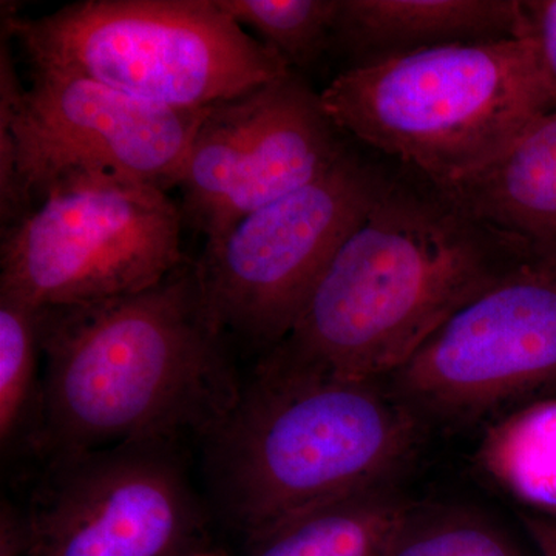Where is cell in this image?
<instances>
[{"label": "cell", "instance_id": "obj_1", "mask_svg": "<svg viewBox=\"0 0 556 556\" xmlns=\"http://www.w3.org/2000/svg\"><path fill=\"white\" fill-rule=\"evenodd\" d=\"M223 340L190 262L138 294L40 308L46 369L31 445L50 457L203 441L240 396Z\"/></svg>", "mask_w": 556, "mask_h": 556}, {"label": "cell", "instance_id": "obj_2", "mask_svg": "<svg viewBox=\"0 0 556 556\" xmlns=\"http://www.w3.org/2000/svg\"><path fill=\"white\" fill-rule=\"evenodd\" d=\"M514 240L405 169L331 260L266 356L342 378L388 380L456 311L518 266Z\"/></svg>", "mask_w": 556, "mask_h": 556}, {"label": "cell", "instance_id": "obj_3", "mask_svg": "<svg viewBox=\"0 0 556 556\" xmlns=\"http://www.w3.org/2000/svg\"><path fill=\"white\" fill-rule=\"evenodd\" d=\"M426 426L388 380L265 356L203 439L204 471L219 511L249 540L325 504L394 489Z\"/></svg>", "mask_w": 556, "mask_h": 556}, {"label": "cell", "instance_id": "obj_4", "mask_svg": "<svg viewBox=\"0 0 556 556\" xmlns=\"http://www.w3.org/2000/svg\"><path fill=\"white\" fill-rule=\"evenodd\" d=\"M320 97L348 138L439 189L485 169L556 109L529 38L441 47L342 70Z\"/></svg>", "mask_w": 556, "mask_h": 556}, {"label": "cell", "instance_id": "obj_5", "mask_svg": "<svg viewBox=\"0 0 556 556\" xmlns=\"http://www.w3.org/2000/svg\"><path fill=\"white\" fill-rule=\"evenodd\" d=\"M2 10V31L31 70L84 76L161 108L211 109L292 70L218 0H79L39 17Z\"/></svg>", "mask_w": 556, "mask_h": 556}, {"label": "cell", "instance_id": "obj_6", "mask_svg": "<svg viewBox=\"0 0 556 556\" xmlns=\"http://www.w3.org/2000/svg\"><path fill=\"white\" fill-rule=\"evenodd\" d=\"M207 110H175L68 73L33 70L17 79L10 38L0 50V217L2 229L51 188L102 174L169 193L179 188Z\"/></svg>", "mask_w": 556, "mask_h": 556}, {"label": "cell", "instance_id": "obj_7", "mask_svg": "<svg viewBox=\"0 0 556 556\" xmlns=\"http://www.w3.org/2000/svg\"><path fill=\"white\" fill-rule=\"evenodd\" d=\"M182 226L163 190L102 174L64 179L2 229L0 291L38 308L138 294L189 262Z\"/></svg>", "mask_w": 556, "mask_h": 556}, {"label": "cell", "instance_id": "obj_8", "mask_svg": "<svg viewBox=\"0 0 556 556\" xmlns=\"http://www.w3.org/2000/svg\"><path fill=\"white\" fill-rule=\"evenodd\" d=\"M388 178L351 149L316 181L206 241L193 265L214 327L268 351L283 342Z\"/></svg>", "mask_w": 556, "mask_h": 556}, {"label": "cell", "instance_id": "obj_9", "mask_svg": "<svg viewBox=\"0 0 556 556\" xmlns=\"http://www.w3.org/2000/svg\"><path fill=\"white\" fill-rule=\"evenodd\" d=\"M424 420L470 426L556 396V269L525 263L388 379Z\"/></svg>", "mask_w": 556, "mask_h": 556}, {"label": "cell", "instance_id": "obj_10", "mask_svg": "<svg viewBox=\"0 0 556 556\" xmlns=\"http://www.w3.org/2000/svg\"><path fill=\"white\" fill-rule=\"evenodd\" d=\"M27 517L28 556H182L203 547V508L177 442L47 457Z\"/></svg>", "mask_w": 556, "mask_h": 556}, {"label": "cell", "instance_id": "obj_11", "mask_svg": "<svg viewBox=\"0 0 556 556\" xmlns=\"http://www.w3.org/2000/svg\"><path fill=\"white\" fill-rule=\"evenodd\" d=\"M351 139L320 93L291 72L222 102L201 121L181 185L185 226L218 239L237 222L331 170Z\"/></svg>", "mask_w": 556, "mask_h": 556}, {"label": "cell", "instance_id": "obj_12", "mask_svg": "<svg viewBox=\"0 0 556 556\" xmlns=\"http://www.w3.org/2000/svg\"><path fill=\"white\" fill-rule=\"evenodd\" d=\"M526 38L521 0H340L332 53L343 70L419 51Z\"/></svg>", "mask_w": 556, "mask_h": 556}, {"label": "cell", "instance_id": "obj_13", "mask_svg": "<svg viewBox=\"0 0 556 556\" xmlns=\"http://www.w3.org/2000/svg\"><path fill=\"white\" fill-rule=\"evenodd\" d=\"M441 190L514 240L530 263L556 269V109L485 169Z\"/></svg>", "mask_w": 556, "mask_h": 556}, {"label": "cell", "instance_id": "obj_14", "mask_svg": "<svg viewBox=\"0 0 556 556\" xmlns=\"http://www.w3.org/2000/svg\"><path fill=\"white\" fill-rule=\"evenodd\" d=\"M394 489L313 508L249 538L251 556H382L409 507Z\"/></svg>", "mask_w": 556, "mask_h": 556}, {"label": "cell", "instance_id": "obj_15", "mask_svg": "<svg viewBox=\"0 0 556 556\" xmlns=\"http://www.w3.org/2000/svg\"><path fill=\"white\" fill-rule=\"evenodd\" d=\"M477 464L527 514L556 521V396L492 420L479 442Z\"/></svg>", "mask_w": 556, "mask_h": 556}, {"label": "cell", "instance_id": "obj_16", "mask_svg": "<svg viewBox=\"0 0 556 556\" xmlns=\"http://www.w3.org/2000/svg\"><path fill=\"white\" fill-rule=\"evenodd\" d=\"M40 308L0 291V444L7 453L17 442H30L38 427Z\"/></svg>", "mask_w": 556, "mask_h": 556}, {"label": "cell", "instance_id": "obj_17", "mask_svg": "<svg viewBox=\"0 0 556 556\" xmlns=\"http://www.w3.org/2000/svg\"><path fill=\"white\" fill-rule=\"evenodd\" d=\"M382 556H526L500 522L475 508L412 503Z\"/></svg>", "mask_w": 556, "mask_h": 556}, {"label": "cell", "instance_id": "obj_18", "mask_svg": "<svg viewBox=\"0 0 556 556\" xmlns=\"http://www.w3.org/2000/svg\"><path fill=\"white\" fill-rule=\"evenodd\" d=\"M222 9L277 51L294 72L332 53L340 0H218Z\"/></svg>", "mask_w": 556, "mask_h": 556}, {"label": "cell", "instance_id": "obj_19", "mask_svg": "<svg viewBox=\"0 0 556 556\" xmlns=\"http://www.w3.org/2000/svg\"><path fill=\"white\" fill-rule=\"evenodd\" d=\"M526 38L532 40L556 93V0H521Z\"/></svg>", "mask_w": 556, "mask_h": 556}, {"label": "cell", "instance_id": "obj_20", "mask_svg": "<svg viewBox=\"0 0 556 556\" xmlns=\"http://www.w3.org/2000/svg\"><path fill=\"white\" fill-rule=\"evenodd\" d=\"M30 530L27 517L11 504L3 503L0 511V556H28Z\"/></svg>", "mask_w": 556, "mask_h": 556}, {"label": "cell", "instance_id": "obj_21", "mask_svg": "<svg viewBox=\"0 0 556 556\" xmlns=\"http://www.w3.org/2000/svg\"><path fill=\"white\" fill-rule=\"evenodd\" d=\"M522 527L535 546L540 556H556V521L555 519L538 517L532 514H521Z\"/></svg>", "mask_w": 556, "mask_h": 556}, {"label": "cell", "instance_id": "obj_22", "mask_svg": "<svg viewBox=\"0 0 556 556\" xmlns=\"http://www.w3.org/2000/svg\"><path fill=\"white\" fill-rule=\"evenodd\" d=\"M182 556H226L225 552L217 551V548L199 547L195 551H190Z\"/></svg>", "mask_w": 556, "mask_h": 556}]
</instances>
